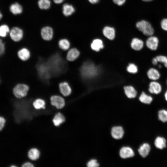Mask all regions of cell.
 Masks as SVG:
<instances>
[{
  "label": "cell",
  "instance_id": "obj_1",
  "mask_svg": "<svg viewBox=\"0 0 167 167\" xmlns=\"http://www.w3.org/2000/svg\"><path fill=\"white\" fill-rule=\"evenodd\" d=\"M46 62L52 76L59 75L66 70V62L58 53L51 55Z\"/></svg>",
  "mask_w": 167,
  "mask_h": 167
},
{
  "label": "cell",
  "instance_id": "obj_2",
  "mask_svg": "<svg viewBox=\"0 0 167 167\" xmlns=\"http://www.w3.org/2000/svg\"><path fill=\"white\" fill-rule=\"evenodd\" d=\"M38 75L44 82H47L52 76L46 61L41 59L36 65Z\"/></svg>",
  "mask_w": 167,
  "mask_h": 167
},
{
  "label": "cell",
  "instance_id": "obj_3",
  "mask_svg": "<svg viewBox=\"0 0 167 167\" xmlns=\"http://www.w3.org/2000/svg\"><path fill=\"white\" fill-rule=\"evenodd\" d=\"M80 72L83 78L88 79L96 75L98 73L99 70L93 63L87 62L84 63L81 67Z\"/></svg>",
  "mask_w": 167,
  "mask_h": 167
},
{
  "label": "cell",
  "instance_id": "obj_4",
  "mask_svg": "<svg viewBox=\"0 0 167 167\" xmlns=\"http://www.w3.org/2000/svg\"><path fill=\"white\" fill-rule=\"evenodd\" d=\"M136 26L139 30L145 36H152L154 30L151 24L148 21L143 20L138 22Z\"/></svg>",
  "mask_w": 167,
  "mask_h": 167
},
{
  "label": "cell",
  "instance_id": "obj_5",
  "mask_svg": "<svg viewBox=\"0 0 167 167\" xmlns=\"http://www.w3.org/2000/svg\"><path fill=\"white\" fill-rule=\"evenodd\" d=\"M29 89V87L26 84H19L14 88L13 93L16 98L21 99L27 95Z\"/></svg>",
  "mask_w": 167,
  "mask_h": 167
},
{
  "label": "cell",
  "instance_id": "obj_6",
  "mask_svg": "<svg viewBox=\"0 0 167 167\" xmlns=\"http://www.w3.org/2000/svg\"><path fill=\"white\" fill-rule=\"evenodd\" d=\"M11 39L15 42L21 41L24 36V32L20 28L15 27L12 28L9 33Z\"/></svg>",
  "mask_w": 167,
  "mask_h": 167
},
{
  "label": "cell",
  "instance_id": "obj_7",
  "mask_svg": "<svg viewBox=\"0 0 167 167\" xmlns=\"http://www.w3.org/2000/svg\"><path fill=\"white\" fill-rule=\"evenodd\" d=\"M41 34L42 38L43 40L46 41H49L53 38L54 35V30L50 26H45L41 28Z\"/></svg>",
  "mask_w": 167,
  "mask_h": 167
},
{
  "label": "cell",
  "instance_id": "obj_8",
  "mask_svg": "<svg viewBox=\"0 0 167 167\" xmlns=\"http://www.w3.org/2000/svg\"><path fill=\"white\" fill-rule=\"evenodd\" d=\"M159 43L158 38L154 36H149L146 41V45L148 48L151 50H156L158 48Z\"/></svg>",
  "mask_w": 167,
  "mask_h": 167
},
{
  "label": "cell",
  "instance_id": "obj_9",
  "mask_svg": "<svg viewBox=\"0 0 167 167\" xmlns=\"http://www.w3.org/2000/svg\"><path fill=\"white\" fill-rule=\"evenodd\" d=\"M51 105L58 109L62 108L65 105L64 99L60 96L54 95L50 97Z\"/></svg>",
  "mask_w": 167,
  "mask_h": 167
},
{
  "label": "cell",
  "instance_id": "obj_10",
  "mask_svg": "<svg viewBox=\"0 0 167 167\" xmlns=\"http://www.w3.org/2000/svg\"><path fill=\"white\" fill-rule=\"evenodd\" d=\"M148 90L151 93L158 94L161 92L162 87L159 83L153 81L149 83Z\"/></svg>",
  "mask_w": 167,
  "mask_h": 167
},
{
  "label": "cell",
  "instance_id": "obj_11",
  "mask_svg": "<svg viewBox=\"0 0 167 167\" xmlns=\"http://www.w3.org/2000/svg\"><path fill=\"white\" fill-rule=\"evenodd\" d=\"M124 134V131L122 126H114L111 129V135L113 138L115 139H121L123 137Z\"/></svg>",
  "mask_w": 167,
  "mask_h": 167
},
{
  "label": "cell",
  "instance_id": "obj_12",
  "mask_svg": "<svg viewBox=\"0 0 167 167\" xmlns=\"http://www.w3.org/2000/svg\"><path fill=\"white\" fill-rule=\"evenodd\" d=\"M119 155L121 158L126 159L133 156L135 154L131 148L125 147L120 149Z\"/></svg>",
  "mask_w": 167,
  "mask_h": 167
},
{
  "label": "cell",
  "instance_id": "obj_13",
  "mask_svg": "<svg viewBox=\"0 0 167 167\" xmlns=\"http://www.w3.org/2000/svg\"><path fill=\"white\" fill-rule=\"evenodd\" d=\"M75 11L74 6L68 3H64L62 7V12L64 16L68 17L72 15Z\"/></svg>",
  "mask_w": 167,
  "mask_h": 167
},
{
  "label": "cell",
  "instance_id": "obj_14",
  "mask_svg": "<svg viewBox=\"0 0 167 167\" xmlns=\"http://www.w3.org/2000/svg\"><path fill=\"white\" fill-rule=\"evenodd\" d=\"M60 91L62 94L65 96H69L71 93V88L68 84L66 82L61 83L59 84Z\"/></svg>",
  "mask_w": 167,
  "mask_h": 167
},
{
  "label": "cell",
  "instance_id": "obj_15",
  "mask_svg": "<svg viewBox=\"0 0 167 167\" xmlns=\"http://www.w3.org/2000/svg\"><path fill=\"white\" fill-rule=\"evenodd\" d=\"M102 32L104 35L109 40H113L115 37V30L112 27L105 26L103 28Z\"/></svg>",
  "mask_w": 167,
  "mask_h": 167
},
{
  "label": "cell",
  "instance_id": "obj_16",
  "mask_svg": "<svg viewBox=\"0 0 167 167\" xmlns=\"http://www.w3.org/2000/svg\"><path fill=\"white\" fill-rule=\"evenodd\" d=\"M131 45L132 49L136 51H139L143 49L144 42L141 40L135 38L132 39Z\"/></svg>",
  "mask_w": 167,
  "mask_h": 167
},
{
  "label": "cell",
  "instance_id": "obj_17",
  "mask_svg": "<svg viewBox=\"0 0 167 167\" xmlns=\"http://www.w3.org/2000/svg\"><path fill=\"white\" fill-rule=\"evenodd\" d=\"M147 75L148 78L153 81H156L160 77L161 75L159 71L156 69L151 68L148 71Z\"/></svg>",
  "mask_w": 167,
  "mask_h": 167
},
{
  "label": "cell",
  "instance_id": "obj_18",
  "mask_svg": "<svg viewBox=\"0 0 167 167\" xmlns=\"http://www.w3.org/2000/svg\"><path fill=\"white\" fill-rule=\"evenodd\" d=\"M79 54V52L77 49L75 48H72L68 52L66 59L69 61H73L78 57Z\"/></svg>",
  "mask_w": 167,
  "mask_h": 167
},
{
  "label": "cell",
  "instance_id": "obj_19",
  "mask_svg": "<svg viewBox=\"0 0 167 167\" xmlns=\"http://www.w3.org/2000/svg\"><path fill=\"white\" fill-rule=\"evenodd\" d=\"M9 9L11 13L14 15L20 14L23 11L22 6L18 2H15L11 4Z\"/></svg>",
  "mask_w": 167,
  "mask_h": 167
},
{
  "label": "cell",
  "instance_id": "obj_20",
  "mask_svg": "<svg viewBox=\"0 0 167 167\" xmlns=\"http://www.w3.org/2000/svg\"><path fill=\"white\" fill-rule=\"evenodd\" d=\"M17 54L19 59L23 61L28 60L30 56V51L26 48H23L19 50Z\"/></svg>",
  "mask_w": 167,
  "mask_h": 167
},
{
  "label": "cell",
  "instance_id": "obj_21",
  "mask_svg": "<svg viewBox=\"0 0 167 167\" xmlns=\"http://www.w3.org/2000/svg\"><path fill=\"white\" fill-rule=\"evenodd\" d=\"M150 149V146L148 143H144L140 147L138 151L142 157H145L149 154Z\"/></svg>",
  "mask_w": 167,
  "mask_h": 167
},
{
  "label": "cell",
  "instance_id": "obj_22",
  "mask_svg": "<svg viewBox=\"0 0 167 167\" xmlns=\"http://www.w3.org/2000/svg\"><path fill=\"white\" fill-rule=\"evenodd\" d=\"M65 120L64 116L62 113L58 112L55 115L52 121L54 126H58L64 122Z\"/></svg>",
  "mask_w": 167,
  "mask_h": 167
},
{
  "label": "cell",
  "instance_id": "obj_23",
  "mask_svg": "<svg viewBox=\"0 0 167 167\" xmlns=\"http://www.w3.org/2000/svg\"><path fill=\"white\" fill-rule=\"evenodd\" d=\"M126 95L130 98H135L137 94V92L134 87L131 86H126L124 87Z\"/></svg>",
  "mask_w": 167,
  "mask_h": 167
},
{
  "label": "cell",
  "instance_id": "obj_24",
  "mask_svg": "<svg viewBox=\"0 0 167 167\" xmlns=\"http://www.w3.org/2000/svg\"><path fill=\"white\" fill-rule=\"evenodd\" d=\"M92 49L96 51H99L104 47L103 43L101 40L96 39L93 40L91 44Z\"/></svg>",
  "mask_w": 167,
  "mask_h": 167
},
{
  "label": "cell",
  "instance_id": "obj_25",
  "mask_svg": "<svg viewBox=\"0 0 167 167\" xmlns=\"http://www.w3.org/2000/svg\"><path fill=\"white\" fill-rule=\"evenodd\" d=\"M40 152L39 150L36 148H32L28 152V156L29 158L33 161L37 160L39 157Z\"/></svg>",
  "mask_w": 167,
  "mask_h": 167
},
{
  "label": "cell",
  "instance_id": "obj_26",
  "mask_svg": "<svg viewBox=\"0 0 167 167\" xmlns=\"http://www.w3.org/2000/svg\"><path fill=\"white\" fill-rule=\"evenodd\" d=\"M51 5L50 0H38L37 5L39 8L42 10H47L49 9Z\"/></svg>",
  "mask_w": 167,
  "mask_h": 167
},
{
  "label": "cell",
  "instance_id": "obj_27",
  "mask_svg": "<svg viewBox=\"0 0 167 167\" xmlns=\"http://www.w3.org/2000/svg\"><path fill=\"white\" fill-rule=\"evenodd\" d=\"M154 144L157 148L163 149L166 147V141L163 137H158L155 140Z\"/></svg>",
  "mask_w": 167,
  "mask_h": 167
},
{
  "label": "cell",
  "instance_id": "obj_28",
  "mask_svg": "<svg viewBox=\"0 0 167 167\" xmlns=\"http://www.w3.org/2000/svg\"><path fill=\"white\" fill-rule=\"evenodd\" d=\"M60 48L64 50H68L70 46V43L69 41L66 38H62L58 42Z\"/></svg>",
  "mask_w": 167,
  "mask_h": 167
},
{
  "label": "cell",
  "instance_id": "obj_29",
  "mask_svg": "<svg viewBox=\"0 0 167 167\" xmlns=\"http://www.w3.org/2000/svg\"><path fill=\"white\" fill-rule=\"evenodd\" d=\"M139 101L142 103L149 104L152 101V98L147 95L145 92H142L139 97Z\"/></svg>",
  "mask_w": 167,
  "mask_h": 167
},
{
  "label": "cell",
  "instance_id": "obj_30",
  "mask_svg": "<svg viewBox=\"0 0 167 167\" xmlns=\"http://www.w3.org/2000/svg\"><path fill=\"white\" fill-rule=\"evenodd\" d=\"M45 102L43 99L38 98L35 100L33 103L34 107L36 109L45 108Z\"/></svg>",
  "mask_w": 167,
  "mask_h": 167
},
{
  "label": "cell",
  "instance_id": "obj_31",
  "mask_svg": "<svg viewBox=\"0 0 167 167\" xmlns=\"http://www.w3.org/2000/svg\"><path fill=\"white\" fill-rule=\"evenodd\" d=\"M10 30L8 26L6 24L0 26V36L2 37H6L9 33Z\"/></svg>",
  "mask_w": 167,
  "mask_h": 167
},
{
  "label": "cell",
  "instance_id": "obj_32",
  "mask_svg": "<svg viewBox=\"0 0 167 167\" xmlns=\"http://www.w3.org/2000/svg\"><path fill=\"white\" fill-rule=\"evenodd\" d=\"M159 119L163 122H167V111L162 109L159 111L158 113Z\"/></svg>",
  "mask_w": 167,
  "mask_h": 167
},
{
  "label": "cell",
  "instance_id": "obj_33",
  "mask_svg": "<svg viewBox=\"0 0 167 167\" xmlns=\"http://www.w3.org/2000/svg\"><path fill=\"white\" fill-rule=\"evenodd\" d=\"M158 62L163 63L165 66L167 68V57L163 55H159L156 57Z\"/></svg>",
  "mask_w": 167,
  "mask_h": 167
},
{
  "label": "cell",
  "instance_id": "obj_34",
  "mask_svg": "<svg viewBox=\"0 0 167 167\" xmlns=\"http://www.w3.org/2000/svg\"><path fill=\"white\" fill-rule=\"evenodd\" d=\"M127 70L130 73L135 74L138 71V68L134 64L131 63L127 66Z\"/></svg>",
  "mask_w": 167,
  "mask_h": 167
},
{
  "label": "cell",
  "instance_id": "obj_35",
  "mask_svg": "<svg viewBox=\"0 0 167 167\" xmlns=\"http://www.w3.org/2000/svg\"><path fill=\"white\" fill-rule=\"evenodd\" d=\"M87 166L88 167H97L99 166V164L96 160L92 159L88 162Z\"/></svg>",
  "mask_w": 167,
  "mask_h": 167
},
{
  "label": "cell",
  "instance_id": "obj_36",
  "mask_svg": "<svg viewBox=\"0 0 167 167\" xmlns=\"http://www.w3.org/2000/svg\"><path fill=\"white\" fill-rule=\"evenodd\" d=\"M6 123V120L3 116H0V131L4 128Z\"/></svg>",
  "mask_w": 167,
  "mask_h": 167
},
{
  "label": "cell",
  "instance_id": "obj_37",
  "mask_svg": "<svg viewBox=\"0 0 167 167\" xmlns=\"http://www.w3.org/2000/svg\"><path fill=\"white\" fill-rule=\"evenodd\" d=\"M161 26L162 29L167 31V18H164L162 20Z\"/></svg>",
  "mask_w": 167,
  "mask_h": 167
},
{
  "label": "cell",
  "instance_id": "obj_38",
  "mask_svg": "<svg viewBox=\"0 0 167 167\" xmlns=\"http://www.w3.org/2000/svg\"><path fill=\"white\" fill-rule=\"evenodd\" d=\"M5 51V44L2 40L0 39V56L4 54Z\"/></svg>",
  "mask_w": 167,
  "mask_h": 167
},
{
  "label": "cell",
  "instance_id": "obj_39",
  "mask_svg": "<svg viewBox=\"0 0 167 167\" xmlns=\"http://www.w3.org/2000/svg\"><path fill=\"white\" fill-rule=\"evenodd\" d=\"M113 2L118 6H122L125 2L126 0H113Z\"/></svg>",
  "mask_w": 167,
  "mask_h": 167
},
{
  "label": "cell",
  "instance_id": "obj_40",
  "mask_svg": "<svg viewBox=\"0 0 167 167\" xmlns=\"http://www.w3.org/2000/svg\"><path fill=\"white\" fill-rule=\"evenodd\" d=\"M22 167H33L34 165L31 163L29 162H26L24 163L22 165Z\"/></svg>",
  "mask_w": 167,
  "mask_h": 167
},
{
  "label": "cell",
  "instance_id": "obj_41",
  "mask_svg": "<svg viewBox=\"0 0 167 167\" xmlns=\"http://www.w3.org/2000/svg\"><path fill=\"white\" fill-rule=\"evenodd\" d=\"M65 0H53L54 2L56 4H60Z\"/></svg>",
  "mask_w": 167,
  "mask_h": 167
},
{
  "label": "cell",
  "instance_id": "obj_42",
  "mask_svg": "<svg viewBox=\"0 0 167 167\" xmlns=\"http://www.w3.org/2000/svg\"><path fill=\"white\" fill-rule=\"evenodd\" d=\"M152 63L154 65H156L158 62L156 58H153L152 60Z\"/></svg>",
  "mask_w": 167,
  "mask_h": 167
},
{
  "label": "cell",
  "instance_id": "obj_43",
  "mask_svg": "<svg viewBox=\"0 0 167 167\" xmlns=\"http://www.w3.org/2000/svg\"><path fill=\"white\" fill-rule=\"evenodd\" d=\"M100 0H88L89 2L91 3L95 4L97 3Z\"/></svg>",
  "mask_w": 167,
  "mask_h": 167
},
{
  "label": "cell",
  "instance_id": "obj_44",
  "mask_svg": "<svg viewBox=\"0 0 167 167\" xmlns=\"http://www.w3.org/2000/svg\"><path fill=\"white\" fill-rule=\"evenodd\" d=\"M165 100L167 101V90L165 92Z\"/></svg>",
  "mask_w": 167,
  "mask_h": 167
},
{
  "label": "cell",
  "instance_id": "obj_45",
  "mask_svg": "<svg viewBox=\"0 0 167 167\" xmlns=\"http://www.w3.org/2000/svg\"><path fill=\"white\" fill-rule=\"evenodd\" d=\"M2 17V15L1 13V11H0V20H1Z\"/></svg>",
  "mask_w": 167,
  "mask_h": 167
},
{
  "label": "cell",
  "instance_id": "obj_46",
  "mask_svg": "<svg viewBox=\"0 0 167 167\" xmlns=\"http://www.w3.org/2000/svg\"><path fill=\"white\" fill-rule=\"evenodd\" d=\"M142 0L144 2H149L152 1H153V0Z\"/></svg>",
  "mask_w": 167,
  "mask_h": 167
},
{
  "label": "cell",
  "instance_id": "obj_47",
  "mask_svg": "<svg viewBox=\"0 0 167 167\" xmlns=\"http://www.w3.org/2000/svg\"><path fill=\"white\" fill-rule=\"evenodd\" d=\"M162 67L161 65H159V66H158V67L159 68H161Z\"/></svg>",
  "mask_w": 167,
  "mask_h": 167
},
{
  "label": "cell",
  "instance_id": "obj_48",
  "mask_svg": "<svg viewBox=\"0 0 167 167\" xmlns=\"http://www.w3.org/2000/svg\"><path fill=\"white\" fill-rule=\"evenodd\" d=\"M166 84H167V81H166Z\"/></svg>",
  "mask_w": 167,
  "mask_h": 167
}]
</instances>
